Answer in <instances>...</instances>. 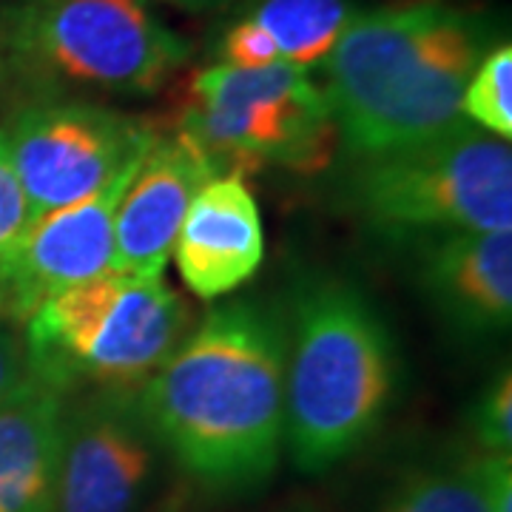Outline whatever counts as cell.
<instances>
[{"instance_id": "6da1fadb", "label": "cell", "mask_w": 512, "mask_h": 512, "mask_svg": "<svg viewBox=\"0 0 512 512\" xmlns=\"http://www.w3.org/2000/svg\"><path fill=\"white\" fill-rule=\"evenodd\" d=\"M285 316L262 299L217 305L137 387L148 427L188 476L245 493L285 447Z\"/></svg>"}, {"instance_id": "7a4b0ae2", "label": "cell", "mask_w": 512, "mask_h": 512, "mask_svg": "<svg viewBox=\"0 0 512 512\" xmlns=\"http://www.w3.org/2000/svg\"><path fill=\"white\" fill-rule=\"evenodd\" d=\"M493 46L487 18L447 0L359 12L322 63L339 143L370 157L467 126L461 97Z\"/></svg>"}, {"instance_id": "3957f363", "label": "cell", "mask_w": 512, "mask_h": 512, "mask_svg": "<svg viewBox=\"0 0 512 512\" xmlns=\"http://www.w3.org/2000/svg\"><path fill=\"white\" fill-rule=\"evenodd\" d=\"M285 348V447L302 473H328L382 424L396 393V350L373 302L342 279L293 299Z\"/></svg>"}, {"instance_id": "277c9868", "label": "cell", "mask_w": 512, "mask_h": 512, "mask_svg": "<svg viewBox=\"0 0 512 512\" xmlns=\"http://www.w3.org/2000/svg\"><path fill=\"white\" fill-rule=\"evenodd\" d=\"M188 305L163 276L109 274L57 293L26 319L29 373L69 396L140 387L188 333Z\"/></svg>"}, {"instance_id": "5b68a950", "label": "cell", "mask_w": 512, "mask_h": 512, "mask_svg": "<svg viewBox=\"0 0 512 512\" xmlns=\"http://www.w3.org/2000/svg\"><path fill=\"white\" fill-rule=\"evenodd\" d=\"M342 200L382 237L512 231L510 140L467 123L419 146L353 157Z\"/></svg>"}, {"instance_id": "8992f818", "label": "cell", "mask_w": 512, "mask_h": 512, "mask_svg": "<svg viewBox=\"0 0 512 512\" xmlns=\"http://www.w3.org/2000/svg\"><path fill=\"white\" fill-rule=\"evenodd\" d=\"M3 40L37 80L109 97L163 92L191 57L148 0H15Z\"/></svg>"}, {"instance_id": "52a82bcc", "label": "cell", "mask_w": 512, "mask_h": 512, "mask_svg": "<svg viewBox=\"0 0 512 512\" xmlns=\"http://www.w3.org/2000/svg\"><path fill=\"white\" fill-rule=\"evenodd\" d=\"M177 134L220 174L268 165L313 171L339 140L325 89L311 72L285 63L200 69L188 80Z\"/></svg>"}, {"instance_id": "ba28073f", "label": "cell", "mask_w": 512, "mask_h": 512, "mask_svg": "<svg viewBox=\"0 0 512 512\" xmlns=\"http://www.w3.org/2000/svg\"><path fill=\"white\" fill-rule=\"evenodd\" d=\"M0 131L35 220L103 191L157 134L143 117L77 97L32 103Z\"/></svg>"}, {"instance_id": "9c48e42d", "label": "cell", "mask_w": 512, "mask_h": 512, "mask_svg": "<svg viewBox=\"0 0 512 512\" xmlns=\"http://www.w3.org/2000/svg\"><path fill=\"white\" fill-rule=\"evenodd\" d=\"M160 453L137 387H92L74 402L66 396L55 512H137Z\"/></svg>"}, {"instance_id": "30bf717a", "label": "cell", "mask_w": 512, "mask_h": 512, "mask_svg": "<svg viewBox=\"0 0 512 512\" xmlns=\"http://www.w3.org/2000/svg\"><path fill=\"white\" fill-rule=\"evenodd\" d=\"M137 165L111 180L103 191L49 211L29 225L0 282L3 319L12 325H26V319L57 293L109 274L114 268L117 205Z\"/></svg>"}, {"instance_id": "8fae6325", "label": "cell", "mask_w": 512, "mask_h": 512, "mask_svg": "<svg viewBox=\"0 0 512 512\" xmlns=\"http://www.w3.org/2000/svg\"><path fill=\"white\" fill-rule=\"evenodd\" d=\"M220 171L183 134H154L114 217V274L157 279L171 262L185 214Z\"/></svg>"}, {"instance_id": "7c38bea8", "label": "cell", "mask_w": 512, "mask_h": 512, "mask_svg": "<svg viewBox=\"0 0 512 512\" xmlns=\"http://www.w3.org/2000/svg\"><path fill=\"white\" fill-rule=\"evenodd\" d=\"M416 282L461 339H490L512 322V231H458L419 239Z\"/></svg>"}, {"instance_id": "4fadbf2b", "label": "cell", "mask_w": 512, "mask_h": 512, "mask_svg": "<svg viewBox=\"0 0 512 512\" xmlns=\"http://www.w3.org/2000/svg\"><path fill=\"white\" fill-rule=\"evenodd\" d=\"M174 265L197 299L237 293L265 259V231L242 171L211 177L197 191L174 242Z\"/></svg>"}, {"instance_id": "5bb4252c", "label": "cell", "mask_w": 512, "mask_h": 512, "mask_svg": "<svg viewBox=\"0 0 512 512\" xmlns=\"http://www.w3.org/2000/svg\"><path fill=\"white\" fill-rule=\"evenodd\" d=\"M63 407L35 376L0 404V512H55Z\"/></svg>"}, {"instance_id": "9a60e30c", "label": "cell", "mask_w": 512, "mask_h": 512, "mask_svg": "<svg viewBox=\"0 0 512 512\" xmlns=\"http://www.w3.org/2000/svg\"><path fill=\"white\" fill-rule=\"evenodd\" d=\"M245 18L274 43L276 60L313 72L356 18L353 0H254Z\"/></svg>"}, {"instance_id": "2e32d148", "label": "cell", "mask_w": 512, "mask_h": 512, "mask_svg": "<svg viewBox=\"0 0 512 512\" xmlns=\"http://www.w3.org/2000/svg\"><path fill=\"white\" fill-rule=\"evenodd\" d=\"M376 512H490L473 461L404 473Z\"/></svg>"}, {"instance_id": "e0dca14e", "label": "cell", "mask_w": 512, "mask_h": 512, "mask_svg": "<svg viewBox=\"0 0 512 512\" xmlns=\"http://www.w3.org/2000/svg\"><path fill=\"white\" fill-rule=\"evenodd\" d=\"M461 114L470 126L498 140L512 137V46L495 43L470 77Z\"/></svg>"}, {"instance_id": "ac0fdd59", "label": "cell", "mask_w": 512, "mask_h": 512, "mask_svg": "<svg viewBox=\"0 0 512 512\" xmlns=\"http://www.w3.org/2000/svg\"><path fill=\"white\" fill-rule=\"evenodd\" d=\"M35 222L29 197L20 185L15 165L6 148V137L0 131V282L9 271L18 245L26 237L29 225Z\"/></svg>"}, {"instance_id": "d6986e66", "label": "cell", "mask_w": 512, "mask_h": 512, "mask_svg": "<svg viewBox=\"0 0 512 512\" xmlns=\"http://www.w3.org/2000/svg\"><path fill=\"white\" fill-rule=\"evenodd\" d=\"M473 433L484 453L512 456V373L498 370L495 379L478 396L473 413Z\"/></svg>"}, {"instance_id": "ffe728a7", "label": "cell", "mask_w": 512, "mask_h": 512, "mask_svg": "<svg viewBox=\"0 0 512 512\" xmlns=\"http://www.w3.org/2000/svg\"><path fill=\"white\" fill-rule=\"evenodd\" d=\"M470 461L490 512H512V456L481 450Z\"/></svg>"}, {"instance_id": "44dd1931", "label": "cell", "mask_w": 512, "mask_h": 512, "mask_svg": "<svg viewBox=\"0 0 512 512\" xmlns=\"http://www.w3.org/2000/svg\"><path fill=\"white\" fill-rule=\"evenodd\" d=\"M29 376L32 373H29L26 345L18 336L15 325L0 316V404L6 402Z\"/></svg>"}, {"instance_id": "7402d4cb", "label": "cell", "mask_w": 512, "mask_h": 512, "mask_svg": "<svg viewBox=\"0 0 512 512\" xmlns=\"http://www.w3.org/2000/svg\"><path fill=\"white\" fill-rule=\"evenodd\" d=\"M163 3L174 6V9H183V12H214V9L225 6L228 0H163Z\"/></svg>"}]
</instances>
